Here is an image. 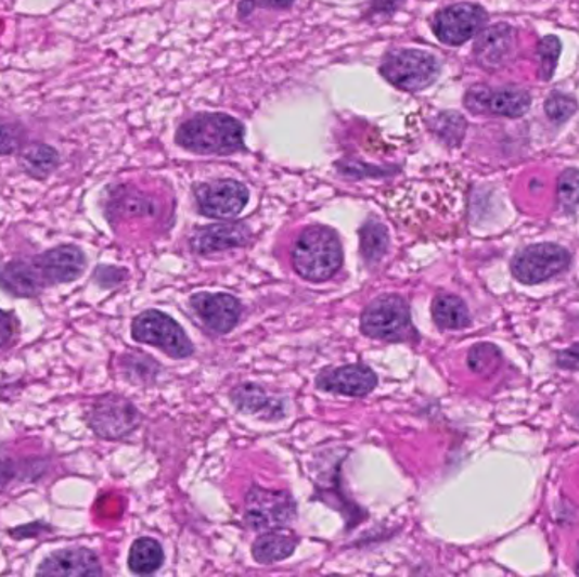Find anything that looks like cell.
Returning a JSON list of instances; mask_svg holds the SVG:
<instances>
[{
    "mask_svg": "<svg viewBox=\"0 0 579 577\" xmlns=\"http://www.w3.org/2000/svg\"><path fill=\"white\" fill-rule=\"evenodd\" d=\"M132 337L138 343L158 347L170 358H189L193 352L192 343L183 329L171 317L158 310H146L136 317L132 322Z\"/></svg>",
    "mask_w": 579,
    "mask_h": 577,
    "instance_id": "6",
    "label": "cell"
},
{
    "mask_svg": "<svg viewBox=\"0 0 579 577\" xmlns=\"http://www.w3.org/2000/svg\"><path fill=\"white\" fill-rule=\"evenodd\" d=\"M190 304L202 322L217 334H228L240 320V300L228 293H197Z\"/></svg>",
    "mask_w": 579,
    "mask_h": 577,
    "instance_id": "12",
    "label": "cell"
},
{
    "mask_svg": "<svg viewBox=\"0 0 579 577\" xmlns=\"http://www.w3.org/2000/svg\"><path fill=\"white\" fill-rule=\"evenodd\" d=\"M379 69L391 86L403 92H421L433 86L440 74V65L434 54L409 48L390 51Z\"/></svg>",
    "mask_w": 579,
    "mask_h": 577,
    "instance_id": "3",
    "label": "cell"
},
{
    "mask_svg": "<svg viewBox=\"0 0 579 577\" xmlns=\"http://www.w3.org/2000/svg\"><path fill=\"white\" fill-rule=\"evenodd\" d=\"M99 559L89 549H68L50 555L39 566L38 576H101Z\"/></svg>",
    "mask_w": 579,
    "mask_h": 577,
    "instance_id": "17",
    "label": "cell"
},
{
    "mask_svg": "<svg viewBox=\"0 0 579 577\" xmlns=\"http://www.w3.org/2000/svg\"><path fill=\"white\" fill-rule=\"evenodd\" d=\"M464 105L473 114H488V116L517 117L526 116L532 97L526 90L517 87H503V89H490V87L476 86L467 90L464 95Z\"/></svg>",
    "mask_w": 579,
    "mask_h": 577,
    "instance_id": "8",
    "label": "cell"
},
{
    "mask_svg": "<svg viewBox=\"0 0 579 577\" xmlns=\"http://www.w3.org/2000/svg\"><path fill=\"white\" fill-rule=\"evenodd\" d=\"M198 213L210 219L240 216L249 201L246 187L236 180H217L195 187Z\"/></svg>",
    "mask_w": 579,
    "mask_h": 577,
    "instance_id": "11",
    "label": "cell"
},
{
    "mask_svg": "<svg viewBox=\"0 0 579 577\" xmlns=\"http://www.w3.org/2000/svg\"><path fill=\"white\" fill-rule=\"evenodd\" d=\"M515 51V31L509 24H494L476 38V63L485 69H500L510 62Z\"/></svg>",
    "mask_w": 579,
    "mask_h": 577,
    "instance_id": "14",
    "label": "cell"
},
{
    "mask_svg": "<svg viewBox=\"0 0 579 577\" xmlns=\"http://www.w3.org/2000/svg\"><path fill=\"white\" fill-rule=\"evenodd\" d=\"M59 162V153L47 144H33L21 154L24 171L35 178H47Z\"/></svg>",
    "mask_w": 579,
    "mask_h": 577,
    "instance_id": "23",
    "label": "cell"
},
{
    "mask_svg": "<svg viewBox=\"0 0 579 577\" xmlns=\"http://www.w3.org/2000/svg\"><path fill=\"white\" fill-rule=\"evenodd\" d=\"M232 400L241 412L253 413V415L265 416V419H276V416L283 415L282 401L274 400L259 386H240L232 393Z\"/></svg>",
    "mask_w": 579,
    "mask_h": 577,
    "instance_id": "19",
    "label": "cell"
},
{
    "mask_svg": "<svg viewBox=\"0 0 579 577\" xmlns=\"http://www.w3.org/2000/svg\"><path fill=\"white\" fill-rule=\"evenodd\" d=\"M545 116L553 120L554 124H564L571 119L578 111V104L575 99L564 93H551L544 104Z\"/></svg>",
    "mask_w": 579,
    "mask_h": 577,
    "instance_id": "27",
    "label": "cell"
},
{
    "mask_svg": "<svg viewBox=\"0 0 579 577\" xmlns=\"http://www.w3.org/2000/svg\"><path fill=\"white\" fill-rule=\"evenodd\" d=\"M537 56H539V77L544 81L551 80L556 72L557 62L561 56V41L556 36H545L537 44Z\"/></svg>",
    "mask_w": 579,
    "mask_h": 577,
    "instance_id": "25",
    "label": "cell"
},
{
    "mask_svg": "<svg viewBox=\"0 0 579 577\" xmlns=\"http://www.w3.org/2000/svg\"><path fill=\"white\" fill-rule=\"evenodd\" d=\"M378 377L363 364H348L336 370L324 371L317 377V386L324 392L344 397H364L375 389Z\"/></svg>",
    "mask_w": 579,
    "mask_h": 577,
    "instance_id": "15",
    "label": "cell"
},
{
    "mask_svg": "<svg viewBox=\"0 0 579 577\" xmlns=\"http://www.w3.org/2000/svg\"><path fill=\"white\" fill-rule=\"evenodd\" d=\"M576 574H579V559H578V564H576Z\"/></svg>",
    "mask_w": 579,
    "mask_h": 577,
    "instance_id": "35",
    "label": "cell"
},
{
    "mask_svg": "<svg viewBox=\"0 0 579 577\" xmlns=\"http://www.w3.org/2000/svg\"><path fill=\"white\" fill-rule=\"evenodd\" d=\"M295 271L309 281L333 278L343 265V247L333 229L310 226L298 235L292 251Z\"/></svg>",
    "mask_w": 579,
    "mask_h": 577,
    "instance_id": "2",
    "label": "cell"
},
{
    "mask_svg": "<svg viewBox=\"0 0 579 577\" xmlns=\"http://www.w3.org/2000/svg\"><path fill=\"white\" fill-rule=\"evenodd\" d=\"M0 288L16 297H35L43 292V281L39 280L38 270L33 259H20L0 266Z\"/></svg>",
    "mask_w": 579,
    "mask_h": 577,
    "instance_id": "18",
    "label": "cell"
},
{
    "mask_svg": "<svg viewBox=\"0 0 579 577\" xmlns=\"http://www.w3.org/2000/svg\"><path fill=\"white\" fill-rule=\"evenodd\" d=\"M406 0H373L371 2V9H373V12H376V14H391V12L397 11L400 5L403 4Z\"/></svg>",
    "mask_w": 579,
    "mask_h": 577,
    "instance_id": "34",
    "label": "cell"
},
{
    "mask_svg": "<svg viewBox=\"0 0 579 577\" xmlns=\"http://www.w3.org/2000/svg\"><path fill=\"white\" fill-rule=\"evenodd\" d=\"M361 253L368 262H376L388 249V231L378 220L371 219L361 228Z\"/></svg>",
    "mask_w": 579,
    "mask_h": 577,
    "instance_id": "24",
    "label": "cell"
},
{
    "mask_svg": "<svg viewBox=\"0 0 579 577\" xmlns=\"http://www.w3.org/2000/svg\"><path fill=\"white\" fill-rule=\"evenodd\" d=\"M557 366L564 370L579 371V344L557 355Z\"/></svg>",
    "mask_w": 579,
    "mask_h": 577,
    "instance_id": "33",
    "label": "cell"
},
{
    "mask_svg": "<svg viewBox=\"0 0 579 577\" xmlns=\"http://www.w3.org/2000/svg\"><path fill=\"white\" fill-rule=\"evenodd\" d=\"M297 546V535L280 531L279 528L276 531L268 530V534L261 535L253 546V557L259 564H273L294 554Z\"/></svg>",
    "mask_w": 579,
    "mask_h": 577,
    "instance_id": "20",
    "label": "cell"
},
{
    "mask_svg": "<svg viewBox=\"0 0 579 577\" xmlns=\"http://www.w3.org/2000/svg\"><path fill=\"white\" fill-rule=\"evenodd\" d=\"M294 0H243L240 5L241 16L252 14L255 9H288Z\"/></svg>",
    "mask_w": 579,
    "mask_h": 577,
    "instance_id": "31",
    "label": "cell"
},
{
    "mask_svg": "<svg viewBox=\"0 0 579 577\" xmlns=\"http://www.w3.org/2000/svg\"><path fill=\"white\" fill-rule=\"evenodd\" d=\"M557 198L566 213H576L579 207V170H566L561 175Z\"/></svg>",
    "mask_w": 579,
    "mask_h": 577,
    "instance_id": "26",
    "label": "cell"
},
{
    "mask_svg": "<svg viewBox=\"0 0 579 577\" xmlns=\"http://www.w3.org/2000/svg\"><path fill=\"white\" fill-rule=\"evenodd\" d=\"M487 20V11L481 5L464 2L437 12L433 27L440 43L461 47L481 31Z\"/></svg>",
    "mask_w": 579,
    "mask_h": 577,
    "instance_id": "9",
    "label": "cell"
},
{
    "mask_svg": "<svg viewBox=\"0 0 579 577\" xmlns=\"http://www.w3.org/2000/svg\"><path fill=\"white\" fill-rule=\"evenodd\" d=\"M437 124H439L437 134L445 139L446 143L451 144V146H458L461 143L464 131H466V120L460 114H442Z\"/></svg>",
    "mask_w": 579,
    "mask_h": 577,
    "instance_id": "28",
    "label": "cell"
},
{
    "mask_svg": "<svg viewBox=\"0 0 579 577\" xmlns=\"http://www.w3.org/2000/svg\"><path fill=\"white\" fill-rule=\"evenodd\" d=\"M177 143L198 154L236 153L244 150V126L228 114H197L180 126Z\"/></svg>",
    "mask_w": 579,
    "mask_h": 577,
    "instance_id": "1",
    "label": "cell"
},
{
    "mask_svg": "<svg viewBox=\"0 0 579 577\" xmlns=\"http://www.w3.org/2000/svg\"><path fill=\"white\" fill-rule=\"evenodd\" d=\"M140 412L134 405L117 395H107L93 405L89 424L102 439H123L140 424Z\"/></svg>",
    "mask_w": 579,
    "mask_h": 577,
    "instance_id": "10",
    "label": "cell"
},
{
    "mask_svg": "<svg viewBox=\"0 0 579 577\" xmlns=\"http://www.w3.org/2000/svg\"><path fill=\"white\" fill-rule=\"evenodd\" d=\"M16 334V323L9 313L0 310V347L11 344L12 337Z\"/></svg>",
    "mask_w": 579,
    "mask_h": 577,
    "instance_id": "32",
    "label": "cell"
},
{
    "mask_svg": "<svg viewBox=\"0 0 579 577\" xmlns=\"http://www.w3.org/2000/svg\"><path fill=\"white\" fill-rule=\"evenodd\" d=\"M361 329L373 339L402 343L415 334L410 319L409 304L398 295H382L364 308Z\"/></svg>",
    "mask_w": 579,
    "mask_h": 577,
    "instance_id": "4",
    "label": "cell"
},
{
    "mask_svg": "<svg viewBox=\"0 0 579 577\" xmlns=\"http://www.w3.org/2000/svg\"><path fill=\"white\" fill-rule=\"evenodd\" d=\"M252 231L244 223L226 222L198 229L192 235V249L198 255H210L219 251L244 246L249 241Z\"/></svg>",
    "mask_w": 579,
    "mask_h": 577,
    "instance_id": "16",
    "label": "cell"
},
{
    "mask_svg": "<svg viewBox=\"0 0 579 577\" xmlns=\"http://www.w3.org/2000/svg\"><path fill=\"white\" fill-rule=\"evenodd\" d=\"M433 317L437 328L442 331H461L472 323L466 304L456 295H437L433 304Z\"/></svg>",
    "mask_w": 579,
    "mask_h": 577,
    "instance_id": "21",
    "label": "cell"
},
{
    "mask_svg": "<svg viewBox=\"0 0 579 577\" xmlns=\"http://www.w3.org/2000/svg\"><path fill=\"white\" fill-rule=\"evenodd\" d=\"M165 555H163L162 546L156 540L144 539L136 540L129 552V569L140 576L156 573L162 567Z\"/></svg>",
    "mask_w": 579,
    "mask_h": 577,
    "instance_id": "22",
    "label": "cell"
},
{
    "mask_svg": "<svg viewBox=\"0 0 579 577\" xmlns=\"http://www.w3.org/2000/svg\"><path fill=\"white\" fill-rule=\"evenodd\" d=\"M21 134L16 126L0 120V154H9L20 146Z\"/></svg>",
    "mask_w": 579,
    "mask_h": 577,
    "instance_id": "30",
    "label": "cell"
},
{
    "mask_svg": "<svg viewBox=\"0 0 579 577\" xmlns=\"http://www.w3.org/2000/svg\"><path fill=\"white\" fill-rule=\"evenodd\" d=\"M35 261L47 288L77 280L87 266L86 255L75 246L54 247L44 255L36 256Z\"/></svg>",
    "mask_w": 579,
    "mask_h": 577,
    "instance_id": "13",
    "label": "cell"
},
{
    "mask_svg": "<svg viewBox=\"0 0 579 577\" xmlns=\"http://www.w3.org/2000/svg\"><path fill=\"white\" fill-rule=\"evenodd\" d=\"M295 513L297 507L294 498L286 491H270L253 486L247 492L244 518L253 530L268 531L285 527L295 518Z\"/></svg>",
    "mask_w": 579,
    "mask_h": 577,
    "instance_id": "7",
    "label": "cell"
},
{
    "mask_svg": "<svg viewBox=\"0 0 579 577\" xmlns=\"http://www.w3.org/2000/svg\"><path fill=\"white\" fill-rule=\"evenodd\" d=\"M571 253L554 243L533 244L512 259V274L524 285H539L568 270Z\"/></svg>",
    "mask_w": 579,
    "mask_h": 577,
    "instance_id": "5",
    "label": "cell"
},
{
    "mask_svg": "<svg viewBox=\"0 0 579 577\" xmlns=\"http://www.w3.org/2000/svg\"><path fill=\"white\" fill-rule=\"evenodd\" d=\"M500 362L499 349L490 344H479L469 352V366L476 373H490Z\"/></svg>",
    "mask_w": 579,
    "mask_h": 577,
    "instance_id": "29",
    "label": "cell"
}]
</instances>
